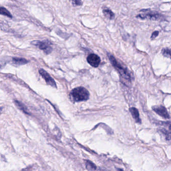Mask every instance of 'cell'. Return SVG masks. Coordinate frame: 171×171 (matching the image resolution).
<instances>
[{
    "instance_id": "10",
    "label": "cell",
    "mask_w": 171,
    "mask_h": 171,
    "mask_svg": "<svg viewBox=\"0 0 171 171\" xmlns=\"http://www.w3.org/2000/svg\"><path fill=\"white\" fill-rule=\"evenodd\" d=\"M103 13L105 17L109 19L110 20H112L115 18V14L112 12L110 9L105 8L103 9Z\"/></svg>"
},
{
    "instance_id": "8",
    "label": "cell",
    "mask_w": 171,
    "mask_h": 171,
    "mask_svg": "<svg viewBox=\"0 0 171 171\" xmlns=\"http://www.w3.org/2000/svg\"><path fill=\"white\" fill-rule=\"evenodd\" d=\"M129 111L132 114V116L133 118L135 119V121L137 123H141V119L140 118V114H139V111L135 107H131L129 108Z\"/></svg>"
},
{
    "instance_id": "12",
    "label": "cell",
    "mask_w": 171,
    "mask_h": 171,
    "mask_svg": "<svg viewBox=\"0 0 171 171\" xmlns=\"http://www.w3.org/2000/svg\"><path fill=\"white\" fill-rule=\"evenodd\" d=\"M161 133L163 135V136L165 137L166 140L169 143L171 144V133L165 129H162L160 130Z\"/></svg>"
},
{
    "instance_id": "9",
    "label": "cell",
    "mask_w": 171,
    "mask_h": 171,
    "mask_svg": "<svg viewBox=\"0 0 171 171\" xmlns=\"http://www.w3.org/2000/svg\"><path fill=\"white\" fill-rule=\"evenodd\" d=\"M12 62L14 64L16 65H22L28 63L29 61L23 58L13 57L12 58Z\"/></svg>"
},
{
    "instance_id": "11",
    "label": "cell",
    "mask_w": 171,
    "mask_h": 171,
    "mask_svg": "<svg viewBox=\"0 0 171 171\" xmlns=\"http://www.w3.org/2000/svg\"><path fill=\"white\" fill-rule=\"evenodd\" d=\"M14 103L18 107L20 110L23 111L25 114H27V115H30V113L28 111L27 108L26 107L25 105H24V104L21 103L20 101H19L17 100H14Z\"/></svg>"
},
{
    "instance_id": "6",
    "label": "cell",
    "mask_w": 171,
    "mask_h": 171,
    "mask_svg": "<svg viewBox=\"0 0 171 171\" xmlns=\"http://www.w3.org/2000/svg\"><path fill=\"white\" fill-rule=\"evenodd\" d=\"M152 109L155 112H156L158 115L162 116V118H164L165 119L170 118V115L169 114L167 109L163 106L159 105V106H154L152 107Z\"/></svg>"
},
{
    "instance_id": "17",
    "label": "cell",
    "mask_w": 171,
    "mask_h": 171,
    "mask_svg": "<svg viewBox=\"0 0 171 171\" xmlns=\"http://www.w3.org/2000/svg\"><path fill=\"white\" fill-rule=\"evenodd\" d=\"M158 34H159V32H158V31H156L154 32L153 33L152 35H151V39H154L155 38H156V37L158 36Z\"/></svg>"
},
{
    "instance_id": "7",
    "label": "cell",
    "mask_w": 171,
    "mask_h": 171,
    "mask_svg": "<svg viewBox=\"0 0 171 171\" xmlns=\"http://www.w3.org/2000/svg\"><path fill=\"white\" fill-rule=\"evenodd\" d=\"M136 17L137 18L141 19L143 20L149 19V20H157L161 19L162 16L158 14L149 13V14H139L136 16Z\"/></svg>"
},
{
    "instance_id": "5",
    "label": "cell",
    "mask_w": 171,
    "mask_h": 171,
    "mask_svg": "<svg viewBox=\"0 0 171 171\" xmlns=\"http://www.w3.org/2000/svg\"><path fill=\"white\" fill-rule=\"evenodd\" d=\"M87 61L91 66L96 68L100 65L101 59L96 54L91 53L87 56Z\"/></svg>"
},
{
    "instance_id": "19",
    "label": "cell",
    "mask_w": 171,
    "mask_h": 171,
    "mask_svg": "<svg viewBox=\"0 0 171 171\" xmlns=\"http://www.w3.org/2000/svg\"><path fill=\"white\" fill-rule=\"evenodd\" d=\"M118 171H123V170H122V169H118Z\"/></svg>"
},
{
    "instance_id": "18",
    "label": "cell",
    "mask_w": 171,
    "mask_h": 171,
    "mask_svg": "<svg viewBox=\"0 0 171 171\" xmlns=\"http://www.w3.org/2000/svg\"><path fill=\"white\" fill-rule=\"evenodd\" d=\"M164 125H166L167 126H168L169 130V133L171 134V122H164V123H163Z\"/></svg>"
},
{
    "instance_id": "14",
    "label": "cell",
    "mask_w": 171,
    "mask_h": 171,
    "mask_svg": "<svg viewBox=\"0 0 171 171\" xmlns=\"http://www.w3.org/2000/svg\"><path fill=\"white\" fill-rule=\"evenodd\" d=\"M0 13L1 15L6 16L7 17L10 18H12V15L9 12L8 10H7L4 7H1L0 8Z\"/></svg>"
},
{
    "instance_id": "16",
    "label": "cell",
    "mask_w": 171,
    "mask_h": 171,
    "mask_svg": "<svg viewBox=\"0 0 171 171\" xmlns=\"http://www.w3.org/2000/svg\"><path fill=\"white\" fill-rule=\"evenodd\" d=\"M72 3L74 6H81L82 4V2L80 1H73L72 2Z\"/></svg>"
},
{
    "instance_id": "3",
    "label": "cell",
    "mask_w": 171,
    "mask_h": 171,
    "mask_svg": "<svg viewBox=\"0 0 171 171\" xmlns=\"http://www.w3.org/2000/svg\"><path fill=\"white\" fill-rule=\"evenodd\" d=\"M32 44L38 47L46 54H49L52 51V47L51 46V44L49 43V41H34L32 42Z\"/></svg>"
},
{
    "instance_id": "4",
    "label": "cell",
    "mask_w": 171,
    "mask_h": 171,
    "mask_svg": "<svg viewBox=\"0 0 171 171\" xmlns=\"http://www.w3.org/2000/svg\"><path fill=\"white\" fill-rule=\"evenodd\" d=\"M39 72L40 75H41L42 77L45 79L47 84L55 89L57 88V85L55 80H54V79L51 77V76L45 70H44L43 69H40L39 70Z\"/></svg>"
},
{
    "instance_id": "1",
    "label": "cell",
    "mask_w": 171,
    "mask_h": 171,
    "mask_svg": "<svg viewBox=\"0 0 171 171\" xmlns=\"http://www.w3.org/2000/svg\"><path fill=\"white\" fill-rule=\"evenodd\" d=\"M89 93L86 88L77 87L72 90L69 94V97L73 102L87 101L89 98Z\"/></svg>"
},
{
    "instance_id": "13",
    "label": "cell",
    "mask_w": 171,
    "mask_h": 171,
    "mask_svg": "<svg viewBox=\"0 0 171 171\" xmlns=\"http://www.w3.org/2000/svg\"><path fill=\"white\" fill-rule=\"evenodd\" d=\"M86 168L88 171H94L96 170L97 167L96 165L89 160L86 161Z\"/></svg>"
},
{
    "instance_id": "2",
    "label": "cell",
    "mask_w": 171,
    "mask_h": 171,
    "mask_svg": "<svg viewBox=\"0 0 171 171\" xmlns=\"http://www.w3.org/2000/svg\"><path fill=\"white\" fill-rule=\"evenodd\" d=\"M107 56L112 66H114V68H115V69L118 72L121 76L126 80L130 81L131 79V76L127 69L123 67V66L116 60V59L114 57L113 55L110 53H107Z\"/></svg>"
},
{
    "instance_id": "15",
    "label": "cell",
    "mask_w": 171,
    "mask_h": 171,
    "mask_svg": "<svg viewBox=\"0 0 171 171\" xmlns=\"http://www.w3.org/2000/svg\"><path fill=\"white\" fill-rule=\"evenodd\" d=\"M162 53L163 56L171 59V49L169 48H163L162 50Z\"/></svg>"
}]
</instances>
